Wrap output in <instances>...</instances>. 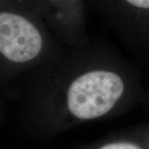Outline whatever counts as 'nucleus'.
<instances>
[{"label": "nucleus", "mask_w": 149, "mask_h": 149, "mask_svg": "<svg viewBox=\"0 0 149 149\" xmlns=\"http://www.w3.org/2000/svg\"><path fill=\"white\" fill-rule=\"evenodd\" d=\"M2 0L0 11V88L22 73L64 53L67 48L48 27L37 5Z\"/></svg>", "instance_id": "f03ea898"}, {"label": "nucleus", "mask_w": 149, "mask_h": 149, "mask_svg": "<svg viewBox=\"0 0 149 149\" xmlns=\"http://www.w3.org/2000/svg\"><path fill=\"white\" fill-rule=\"evenodd\" d=\"M106 20L124 47L141 56L149 42V0H113Z\"/></svg>", "instance_id": "7ed1b4c3"}, {"label": "nucleus", "mask_w": 149, "mask_h": 149, "mask_svg": "<svg viewBox=\"0 0 149 149\" xmlns=\"http://www.w3.org/2000/svg\"><path fill=\"white\" fill-rule=\"evenodd\" d=\"M1 91L27 111L75 121L94 120L129 108L141 96L133 63L106 43L92 42L67 48Z\"/></svg>", "instance_id": "f257e3e1"}, {"label": "nucleus", "mask_w": 149, "mask_h": 149, "mask_svg": "<svg viewBox=\"0 0 149 149\" xmlns=\"http://www.w3.org/2000/svg\"><path fill=\"white\" fill-rule=\"evenodd\" d=\"M96 149H143L139 144L130 140H118L105 143Z\"/></svg>", "instance_id": "39448f33"}, {"label": "nucleus", "mask_w": 149, "mask_h": 149, "mask_svg": "<svg viewBox=\"0 0 149 149\" xmlns=\"http://www.w3.org/2000/svg\"><path fill=\"white\" fill-rule=\"evenodd\" d=\"M36 5L50 30L66 48L91 42L80 0H40Z\"/></svg>", "instance_id": "20e7f679"}]
</instances>
